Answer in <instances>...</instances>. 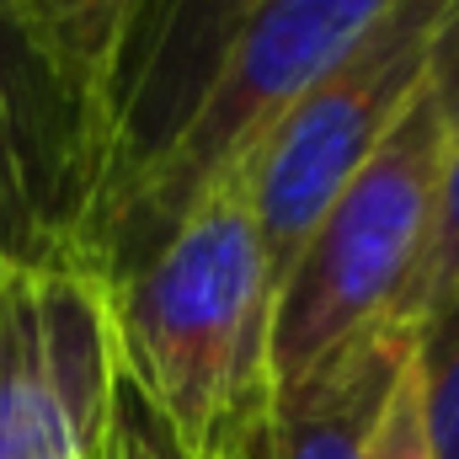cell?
Instances as JSON below:
<instances>
[{"mask_svg": "<svg viewBox=\"0 0 459 459\" xmlns=\"http://www.w3.org/2000/svg\"><path fill=\"white\" fill-rule=\"evenodd\" d=\"M123 374L150 395L187 459H251L278 401L267 267L240 171L108 283Z\"/></svg>", "mask_w": 459, "mask_h": 459, "instance_id": "cell-1", "label": "cell"}, {"mask_svg": "<svg viewBox=\"0 0 459 459\" xmlns=\"http://www.w3.org/2000/svg\"><path fill=\"white\" fill-rule=\"evenodd\" d=\"M390 5L395 0H262L220 54L171 150L102 220L86 267L113 283L134 262H144L220 177L240 171L273 123L305 102L390 16Z\"/></svg>", "mask_w": 459, "mask_h": 459, "instance_id": "cell-2", "label": "cell"}, {"mask_svg": "<svg viewBox=\"0 0 459 459\" xmlns=\"http://www.w3.org/2000/svg\"><path fill=\"white\" fill-rule=\"evenodd\" d=\"M449 144L455 123L428 86L305 235L273 310L278 390L299 385L352 337L395 321L438 220Z\"/></svg>", "mask_w": 459, "mask_h": 459, "instance_id": "cell-3", "label": "cell"}, {"mask_svg": "<svg viewBox=\"0 0 459 459\" xmlns=\"http://www.w3.org/2000/svg\"><path fill=\"white\" fill-rule=\"evenodd\" d=\"M449 0H395L342 65L267 128L240 160V182L273 278L294 267L305 235L433 86V43Z\"/></svg>", "mask_w": 459, "mask_h": 459, "instance_id": "cell-4", "label": "cell"}, {"mask_svg": "<svg viewBox=\"0 0 459 459\" xmlns=\"http://www.w3.org/2000/svg\"><path fill=\"white\" fill-rule=\"evenodd\" d=\"M113 390L108 283L81 262L0 273V459H97Z\"/></svg>", "mask_w": 459, "mask_h": 459, "instance_id": "cell-5", "label": "cell"}, {"mask_svg": "<svg viewBox=\"0 0 459 459\" xmlns=\"http://www.w3.org/2000/svg\"><path fill=\"white\" fill-rule=\"evenodd\" d=\"M108 139L54 59L0 0V273L81 262ZM86 267V262H81Z\"/></svg>", "mask_w": 459, "mask_h": 459, "instance_id": "cell-6", "label": "cell"}, {"mask_svg": "<svg viewBox=\"0 0 459 459\" xmlns=\"http://www.w3.org/2000/svg\"><path fill=\"white\" fill-rule=\"evenodd\" d=\"M262 0H144L113 75V123H108V177L86 230L81 262L102 220L144 182V171L171 150L182 123L193 117L220 54L240 22Z\"/></svg>", "mask_w": 459, "mask_h": 459, "instance_id": "cell-7", "label": "cell"}, {"mask_svg": "<svg viewBox=\"0 0 459 459\" xmlns=\"http://www.w3.org/2000/svg\"><path fill=\"white\" fill-rule=\"evenodd\" d=\"M411 352L417 332L395 321L337 347L299 385L278 390L251 459H374L379 417Z\"/></svg>", "mask_w": 459, "mask_h": 459, "instance_id": "cell-8", "label": "cell"}, {"mask_svg": "<svg viewBox=\"0 0 459 459\" xmlns=\"http://www.w3.org/2000/svg\"><path fill=\"white\" fill-rule=\"evenodd\" d=\"M144 0H22V22L38 48L54 59L65 86L86 102L102 139L113 123V75L117 54L139 22Z\"/></svg>", "mask_w": 459, "mask_h": 459, "instance_id": "cell-9", "label": "cell"}, {"mask_svg": "<svg viewBox=\"0 0 459 459\" xmlns=\"http://www.w3.org/2000/svg\"><path fill=\"white\" fill-rule=\"evenodd\" d=\"M422 406L438 459H459V289L417 326Z\"/></svg>", "mask_w": 459, "mask_h": 459, "instance_id": "cell-10", "label": "cell"}, {"mask_svg": "<svg viewBox=\"0 0 459 459\" xmlns=\"http://www.w3.org/2000/svg\"><path fill=\"white\" fill-rule=\"evenodd\" d=\"M459 289V128L455 144H449V166H444V193H438V220L428 235V251H422V267L395 310V326H422L449 294Z\"/></svg>", "mask_w": 459, "mask_h": 459, "instance_id": "cell-11", "label": "cell"}, {"mask_svg": "<svg viewBox=\"0 0 459 459\" xmlns=\"http://www.w3.org/2000/svg\"><path fill=\"white\" fill-rule=\"evenodd\" d=\"M97 459H187L177 433L166 428V417L150 406V395L123 374V363H117L113 411H108V433H102Z\"/></svg>", "mask_w": 459, "mask_h": 459, "instance_id": "cell-12", "label": "cell"}, {"mask_svg": "<svg viewBox=\"0 0 459 459\" xmlns=\"http://www.w3.org/2000/svg\"><path fill=\"white\" fill-rule=\"evenodd\" d=\"M374 459H438L433 433H428V406H422V368H417V352H411V363L401 368V379H395V390H390V406H385L379 433H374Z\"/></svg>", "mask_w": 459, "mask_h": 459, "instance_id": "cell-13", "label": "cell"}, {"mask_svg": "<svg viewBox=\"0 0 459 459\" xmlns=\"http://www.w3.org/2000/svg\"><path fill=\"white\" fill-rule=\"evenodd\" d=\"M433 97L444 102L449 123L459 128V0H449L438 43H433Z\"/></svg>", "mask_w": 459, "mask_h": 459, "instance_id": "cell-14", "label": "cell"}, {"mask_svg": "<svg viewBox=\"0 0 459 459\" xmlns=\"http://www.w3.org/2000/svg\"><path fill=\"white\" fill-rule=\"evenodd\" d=\"M5 5H16V11H22V0H5Z\"/></svg>", "mask_w": 459, "mask_h": 459, "instance_id": "cell-15", "label": "cell"}]
</instances>
